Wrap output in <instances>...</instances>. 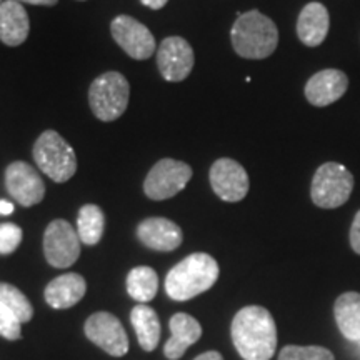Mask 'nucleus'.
Listing matches in <instances>:
<instances>
[{"mask_svg": "<svg viewBox=\"0 0 360 360\" xmlns=\"http://www.w3.org/2000/svg\"><path fill=\"white\" fill-rule=\"evenodd\" d=\"M130 85L120 72H105L90 84L89 103L102 122L120 119L129 107Z\"/></svg>", "mask_w": 360, "mask_h": 360, "instance_id": "nucleus-5", "label": "nucleus"}, {"mask_svg": "<svg viewBox=\"0 0 360 360\" xmlns=\"http://www.w3.org/2000/svg\"><path fill=\"white\" fill-rule=\"evenodd\" d=\"M13 212V204L7 200H0V215H11Z\"/></svg>", "mask_w": 360, "mask_h": 360, "instance_id": "nucleus-32", "label": "nucleus"}, {"mask_svg": "<svg viewBox=\"0 0 360 360\" xmlns=\"http://www.w3.org/2000/svg\"><path fill=\"white\" fill-rule=\"evenodd\" d=\"M24 232L15 224H0V254L8 255L20 245Z\"/></svg>", "mask_w": 360, "mask_h": 360, "instance_id": "nucleus-26", "label": "nucleus"}, {"mask_svg": "<svg viewBox=\"0 0 360 360\" xmlns=\"http://www.w3.org/2000/svg\"><path fill=\"white\" fill-rule=\"evenodd\" d=\"M350 245L355 254L360 255V210L355 214L352 227H350Z\"/></svg>", "mask_w": 360, "mask_h": 360, "instance_id": "nucleus-28", "label": "nucleus"}, {"mask_svg": "<svg viewBox=\"0 0 360 360\" xmlns=\"http://www.w3.org/2000/svg\"><path fill=\"white\" fill-rule=\"evenodd\" d=\"M30 32L27 11L17 0H6L0 6V40L8 47H19Z\"/></svg>", "mask_w": 360, "mask_h": 360, "instance_id": "nucleus-16", "label": "nucleus"}, {"mask_svg": "<svg viewBox=\"0 0 360 360\" xmlns=\"http://www.w3.org/2000/svg\"><path fill=\"white\" fill-rule=\"evenodd\" d=\"M232 47L238 56L250 60L267 58L278 45V30L272 19L259 11L240 13L231 32Z\"/></svg>", "mask_w": 360, "mask_h": 360, "instance_id": "nucleus-3", "label": "nucleus"}, {"mask_svg": "<svg viewBox=\"0 0 360 360\" xmlns=\"http://www.w3.org/2000/svg\"><path fill=\"white\" fill-rule=\"evenodd\" d=\"M6 187L22 207L37 205L44 200L45 184L40 174L27 162H12L6 169Z\"/></svg>", "mask_w": 360, "mask_h": 360, "instance_id": "nucleus-11", "label": "nucleus"}, {"mask_svg": "<svg viewBox=\"0 0 360 360\" xmlns=\"http://www.w3.org/2000/svg\"><path fill=\"white\" fill-rule=\"evenodd\" d=\"M193 51L191 44L182 37H167L162 40L157 51V65L162 77L169 82H182L193 69Z\"/></svg>", "mask_w": 360, "mask_h": 360, "instance_id": "nucleus-12", "label": "nucleus"}, {"mask_svg": "<svg viewBox=\"0 0 360 360\" xmlns=\"http://www.w3.org/2000/svg\"><path fill=\"white\" fill-rule=\"evenodd\" d=\"M232 340L244 360H270L277 349L276 321L267 309L244 307L232 321Z\"/></svg>", "mask_w": 360, "mask_h": 360, "instance_id": "nucleus-1", "label": "nucleus"}, {"mask_svg": "<svg viewBox=\"0 0 360 360\" xmlns=\"http://www.w3.org/2000/svg\"><path fill=\"white\" fill-rule=\"evenodd\" d=\"M193 360H224L222 355L219 352H214V350H210V352H205V354H200L199 357H195Z\"/></svg>", "mask_w": 360, "mask_h": 360, "instance_id": "nucleus-31", "label": "nucleus"}, {"mask_svg": "<svg viewBox=\"0 0 360 360\" xmlns=\"http://www.w3.org/2000/svg\"><path fill=\"white\" fill-rule=\"evenodd\" d=\"M191 179L192 167L186 162L162 159L147 174L143 192L152 200L172 199L187 187Z\"/></svg>", "mask_w": 360, "mask_h": 360, "instance_id": "nucleus-7", "label": "nucleus"}, {"mask_svg": "<svg viewBox=\"0 0 360 360\" xmlns=\"http://www.w3.org/2000/svg\"><path fill=\"white\" fill-rule=\"evenodd\" d=\"M17 2H25L32 4V6H44V7H52L56 6L58 0H17Z\"/></svg>", "mask_w": 360, "mask_h": 360, "instance_id": "nucleus-30", "label": "nucleus"}, {"mask_svg": "<svg viewBox=\"0 0 360 360\" xmlns=\"http://www.w3.org/2000/svg\"><path fill=\"white\" fill-rule=\"evenodd\" d=\"M143 6L152 8V11H160L162 7H165V4L169 2V0H141Z\"/></svg>", "mask_w": 360, "mask_h": 360, "instance_id": "nucleus-29", "label": "nucleus"}, {"mask_svg": "<svg viewBox=\"0 0 360 360\" xmlns=\"http://www.w3.org/2000/svg\"><path fill=\"white\" fill-rule=\"evenodd\" d=\"M349 79L342 70L326 69L314 74L305 84V98L315 107H327L347 92Z\"/></svg>", "mask_w": 360, "mask_h": 360, "instance_id": "nucleus-14", "label": "nucleus"}, {"mask_svg": "<svg viewBox=\"0 0 360 360\" xmlns=\"http://www.w3.org/2000/svg\"><path fill=\"white\" fill-rule=\"evenodd\" d=\"M209 177L215 195L225 202H240L249 193V175L237 160L227 157L215 160Z\"/></svg>", "mask_w": 360, "mask_h": 360, "instance_id": "nucleus-10", "label": "nucleus"}, {"mask_svg": "<svg viewBox=\"0 0 360 360\" xmlns=\"http://www.w3.org/2000/svg\"><path fill=\"white\" fill-rule=\"evenodd\" d=\"M219 272V264L212 255L197 252L169 270L165 290L172 300L186 302L209 290L217 282Z\"/></svg>", "mask_w": 360, "mask_h": 360, "instance_id": "nucleus-2", "label": "nucleus"}, {"mask_svg": "<svg viewBox=\"0 0 360 360\" xmlns=\"http://www.w3.org/2000/svg\"><path fill=\"white\" fill-rule=\"evenodd\" d=\"M157 290H159V277L154 269L141 265L130 270L127 276V292L134 300L141 304L150 302L157 295Z\"/></svg>", "mask_w": 360, "mask_h": 360, "instance_id": "nucleus-22", "label": "nucleus"}, {"mask_svg": "<svg viewBox=\"0 0 360 360\" xmlns=\"http://www.w3.org/2000/svg\"><path fill=\"white\" fill-rule=\"evenodd\" d=\"M278 360H335L330 350L323 347H299V345H287L281 350Z\"/></svg>", "mask_w": 360, "mask_h": 360, "instance_id": "nucleus-25", "label": "nucleus"}, {"mask_svg": "<svg viewBox=\"0 0 360 360\" xmlns=\"http://www.w3.org/2000/svg\"><path fill=\"white\" fill-rule=\"evenodd\" d=\"M328 27H330V17L326 6L310 2L302 8L297 19V35L307 47H319L327 37Z\"/></svg>", "mask_w": 360, "mask_h": 360, "instance_id": "nucleus-17", "label": "nucleus"}, {"mask_svg": "<svg viewBox=\"0 0 360 360\" xmlns=\"http://www.w3.org/2000/svg\"><path fill=\"white\" fill-rule=\"evenodd\" d=\"M34 159L37 167L52 179L64 184L77 172V155L70 143L56 130H45L35 141Z\"/></svg>", "mask_w": 360, "mask_h": 360, "instance_id": "nucleus-4", "label": "nucleus"}, {"mask_svg": "<svg viewBox=\"0 0 360 360\" xmlns=\"http://www.w3.org/2000/svg\"><path fill=\"white\" fill-rule=\"evenodd\" d=\"M354 175L337 162H327L315 170L310 186L312 202L321 209H337L350 199Z\"/></svg>", "mask_w": 360, "mask_h": 360, "instance_id": "nucleus-6", "label": "nucleus"}, {"mask_svg": "<svg viewBox=\"0 0 360 360\" xmlns=\"http://www.w3.org/2000/svg\"><path fill=\"white\" fill-rule=\"evenodd\" d=\"M87 290V283L80 274H64L49 283L45 300L53 309H69L79 304Z\"/></svg>", "mask_w": 360, "mask_h": 360, "instance_id": "nucleus-19", "label": "nucleus"}, {"mask_svg": "<svg viewBox=\"0 0 360 360\" xmlns=\"http://www.w3.org/2000/svg\"><path fill=\"white\" fill-rule=\"evenodd\" d=\"M359 349H360V342H359Z\"/></svg>", "mask_w": 360, "mask_h": 360, "instance_id": "nucleus-34", "label": "nucleus"}, {"mask_svg": "<svg viewBox=\"0 0 360 360\" xmlns=\"http://www.w3.org/2000/svg\"><path fill=\"white\" fill-rule=\"evenodd\" d=\"M170 330H172V337L167 340L164 347L165 357L170 360H177L186 354V350L195 344L202 335L200 323L188 314H175L170 319Z\"/></svg>", "mask_w": 360, "mask_h": 360, "instance_id": "nucleus-18", "label": "nucleus"}, {"mask_svg": "<svg viewBox=\"0 0 360 360\" xmlns=\"http://www.w3.org/2000/svg\"><path fill=\"white\" fill-rule=\"evenodd\" d=\"M2 4H4V0H0V6H2Z\"/></svg>", "mask_w": 360, "mask_h": 360, "instance_id": "nucleus-33", "label": "nucleus"}, {"mask_svg": "<svg viewBox=\"0 0 360 360\" xmlns=\"http://www.w3.org/2000/svg\"><path fill=\"white\" fill-rule=\"evenodd\" d=\"M335 322L342 335L352 342H360V294L345 292L334 305Z\"/></svg>", "mask_w": 360, "mask_h": 360, "instance_id": "nucleus-20", "label": "nucleus"}, {"mask_svg": "<svg viewBox=\"0 0 360 360\" xmlns=\"http://www.w3.org/2000/svg\"><path fill=\"white\" fill-rule=\"evenodd\" d=\"M105 229V215L98 205L87 204L79 210L77 233L80 242L85 245L98 244Z\"/></svg>", "mask_w": 360, "mask_h": 360, "instance_id": "nucleus-23", "label": "nucleus"}, {"mask_svg": "<svg viewBox=\"0 0 360 360\" xmlns=\"http://www.w3.org/2000/svg\"><path fill=\"white\" fill-rule=\"evenodd\" d=\"M22 323L19 319L8 310L6 305L0 304V335L7 340H17L20 339Z\"/></svg>", "mask_w": 360, "mask_h": 360, "instance_id": "nucleus-27", "label": "nucleus"}, {"mask_svg": "<svg viewBox=\"0 0 360 360\" xmlns=\"http://www.w3.org/2000/svg\"><path fill=\"white\" fill-rule=\"evenodd\" d=\"M85 335L114 357H122L129 350L127 334H125L122 323L115 315L109 312L90 315L85 322Z\"/></svg>", "mask_w": 360, "mask_h": 360, "instance_id": "nucleus-13", "label": "nucleus"}, {"mask_svg": "<svg viewBox=\"0 0 360 360\" xmlns=\"http://www.w3.org/2000/svg\"><path fill=\"white\" fill-rule=\"evenodd\" d=\"M0 304L6 305V307L19 319L20 323L29 322L34 315L32 304H30L29 299H27L15 285H12V283L0 282Z\"/></svg>", "mask_w": 360, "mask_h": 360, "instance_id": "nucleus-24", "label": "nucleus"}, {"mask_svg": "<svg viewBox=\"0 0 360 360\" xmlns=\"http://www.w3.org/2000/svg\"><path fill=\"white\" fill-rule=\"evenodd\" d=\"M44 254L52 267L67 269L80 257V238L67 220L57 219L44 233Z\"/></svg>", "mask_w": 360, "mask_h": 360, "instance_id": "nucleus-8", "label": "nucleus"}, {"mask_svg": "<svg viewBox=\"0 0 360 360\" xmlns=\"http://www.w3.org/2000/svg\"><path fill=\"white\" fill-rule=\"evenodd\" d=\"M130 321L137 334L139 344L142 345L143 350L152 352L157 347L160 340V322L159 315L155 314L154 309L148 305H135L130 314Z\"/></svg>", "mask_w": 360, "mask_h": 360, "instance_id": "nucleus-21", "label": "nucleus"}, {"mask_svg": "<svg viewBox=\"0 0 360 360\" xmlns=\"http://www.w3.org/2000/svg\"><path fill=\"white\" fill-rule=\"evenodd\" d=\"M112 37L120 49L135 60H147L155 52V37L142 22L129 15H119L110 24Z\"/></svg>", "mask_w": 360, "mask_h": 360, "instance_id": "nucleus-9", "label": "nucleus"}, {"mask_svg": "<svg viewBox=\"0 0 360 360\" xmlns=\"http://www.w3.org/2000/svg\"><path fill=\"white\" fill-rule=\"evenodd\" d=\"M137 237L148 249L160 252H172L184 240L179 225L164 217L142 220L137 227Z\"/></svg>", "mask_w": 360, "mask_h": 360, "instance_id": "nucleus-15", "label": "nucleus"}]
</instances>
